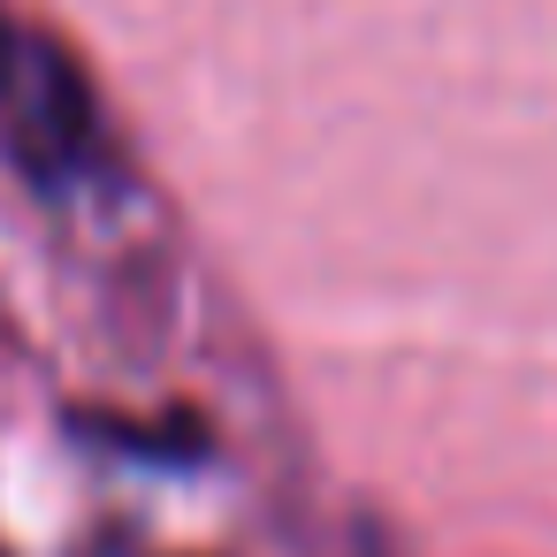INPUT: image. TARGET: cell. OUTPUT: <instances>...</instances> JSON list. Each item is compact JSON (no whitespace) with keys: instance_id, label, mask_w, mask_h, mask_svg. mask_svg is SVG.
<instances>
[{"instance_id":"obj_1","label":"cell","mask_w":557,"mask_h":557,"mask_svg":"<svg viewBox=\"0 0 557 557\" xmlns=\"http://www.w3.org/2000/svg\"><path fill=\"white\" fill-rule=\"evenodd\" d=\"M0 146L39 191H62L92 153V92L77 62L39 32H24V54L0 85Z\"/></svg>"},{"instance_id":"obj_2","label":"cell","mask_w":557,"mask_h":557,"mask_svg":"<svg viewBox=\"0 0 557 557\" xmlns=\"http://www.w3.org/2000/svg\"><path fill=\"white\" fill-rule=\"evenodd\" d=\"M70 428H77L85 443H108V450H123V458H153V466H199V458H207V428H199V420H153V428H138V420L70 412Z\"/></svg>"},{"instance_id":"obj_3","label":"cell","mask_w":557,"mask_h":557,"mask_svg":"<svg viewBox=\"0 0 557 557\" xmlns=\"http://www.w3.org/2000/svg\"><path fill=\"white\" fill-rule=\"evenodd\" d=\"M16 54H24V32L9 24V9H0V85H9V70H16Z\"/></svg>"},{"instance_id":"obj_4","label":"cell","mask_w":557,"mask_h":557,"mask_svg":"<svg viewBox=\"0 0 557 557\" xmlns=\"http://www.w3.org/2000/svg\"><path fill=\"white\" fill-rule=\"evenodd\" d=\"M0 557H9V549H0Z\"/></svg>"}]
</instances>
